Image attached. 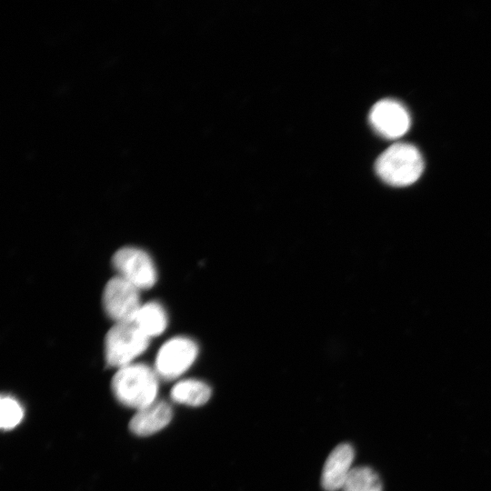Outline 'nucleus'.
Here are the masks:
<instances>
[{
	"instance_id": "7ed1b4c3",
	"label": "nucleus",
	"mask_w": 491,
	"mask_h": 491,
	"mask_svg": "<svg viewBox=\"0 0 491 491\" xmlns=\"http://www.w3.org/2000/svg\"><path fill=\"white\" fill-rule=\"evenodd\" d=\"M149 340L134 322L116 323L105 339L107 365L120 368L132 364L135 358L146 350Z\"/></svg>"
},
{
	"instance_id": "423d86ee",
	"label": "nucleus",
	"mask_w": 491,
	"mask_h": 491,
	"mask_svg": "<svg viewBox=\"0 0 491 491\" xmlns=\"http://www.w3.org/2000/svg\"><path fill=\"white\" fill-rule=\"evenodd\" d=\"M103 306L108 316L116 323L133 322L142 306L139 289L116 276L105 286Z\"/></svg>"
},
{
	"instance_id": "f8f14e48",
	"label": "nucleus",
	"mask_w": 491,
	"mask_h": 491,
	"mask_svg": "<svg viewBox=\"0 0 491 491\" xmlns=\"http://www.w3.org/2000/svg\"><path fill=\"white\" fill-rule=\"evenodd\" d=\"M343 491H382L377 474L367 466L352 468L343 486Z\"/></svg>"
},
{
	"instance_id": "9d476101",
	"label": "nucleus",
	"mask_w": 491,
	"mask_h": 491,
	"mask_svg": "<svg viewBox=\"0 0 491 491\" xmlns=\"http://www.w3.org/2000/svg\"><path fill=\"white\" fill-rule=\"evenodd\" d=\"M167 315L161 304L152 301L142 305L133 320L149 338L159 336L167 326Z\"/></svg>"
},
{
	"instance_id": "39448f33",
	"label": "nucleus",
	"mask_w": 491,
	"mask_h": 491,
	"mask_svg": "<svg viewBox=\"0 0 491 491\" xmlns=\"http://www.w3.org/2000/svg\"><path fill=\"white\" fill-rule=\"evenodd\" d=\"M112 263L118 276L139 290L150 288L155 284L157 274L155 264L150 256L140 248H120L113 256Z\"/></svg>"
},
{
	"instance_id": "ddd939ff",
	"label": "nucleus",
	"mask_w": 491,
	"mask_h": 491,
	"mask_svg": "<svg viewBox=\"0 0 491 491\" xmlns=\"http://www.w3.org/2000/svg\"><path fill=\"white\" fill-rule=\"evenodd\" d=\"M0 410V426L2 429L5 430L15 427L24 416V411L21 405L10 396L1 397Z\"/></svg>"
},
{
	"instance_id": "6e6552de",
	"label": "nucleus",
	"mask_w": 491,
	"mask_h": 491,
	"mask_svg": "<svg viewBox=\"0 0 491 491\" xmlns=\"http://www.w3.org/2000/svg\"><path fill=\"white\" fill-rule=\"evenodd\" d=\"M355 451L350 444L336 446L327 456L321 475V485L326 491L342 489L352 470Z\"/></svg>"
},
{
	"instance_id": "9b49d317",
	"label": "nucleus",
	"mask_w": 491,
	"mask_h": 491,
	"mask_svg": "<svg viewBox=\"0 0 491 491\" xmlns=\"http://www.w3.org/2000/svg\"><path fill=\"white\" fill-rule=\"evenodd\" d=\"M171 398L179 404L199 406L205 405L211 396L207 384L195 379H185L176 383L170 393Z\"/></svg>"
},
{
	"instance_id": "1a4fd4ad",
	"label": "nucleus",
	"mask_w": 491,
	"mask_h": 491,
	"mask_svg": "<svg viewBox=\"0 0 491 491\" xmlns=\"http://www.w3.org/2000/svg\"><path fill=\"white\" fill-rule=\"evenodd\" d=\"M171 406L165 401H155L137 410L129 423V428L136 436H150L166 426L172 419Z\"/></svg>"
},
{
	"instance_id": "f03ea898",
	"label": "nucleus",
	"mask_w": 491,
	"mask_h": 491,
	"mask_svg": "<svg viewBox=\"0 0 491 491\" xmlns=\"http://www.w3.org/2000/svg\"><path fill=\"white\" fill-rule=\"evenodd\" d=\"M375 168L385 183L393 186H406L420 177L424 162L416 147L400 143L385 150L378 156Z\"/></svg>"
},
{
	"instance_id": "0eeeda50",
	"label": "nucleus",
	"mask_w": 491,
	"mask_h": 491,
	"mask_svg": "<svg viewBox=\"0 0 491 491\" xmlns=\"http://www.w3.org/2000/svg\"><path fill=\"white\" fill-rule=\"evenodd\" d=\"M369 121L380 135L389 139L402 136L410 126L406 108L393 99H383L375 104L369 114Z\"/></svg>"
},
{
	"instance_id": "20e7f679",
	"label": "nucleus",
	"mask_w": 491,
	"mask_h": 491,
	"mask_svg": "<svg viewBox=\"0 0 491 491\" xmlns=\"http://www.w3.org/2000/svg\"><path fill=\"white\" fill-rule=\"evenodd\" d=\"M197 354L198 347L195 341L185 336L173 337L159 348L155 371L163 379H175L192 366Z\"/></svg>"
},
{
	"instance_id": "f257e3e1",
	"label": "nucleus",
	"mask_w": 491,
	"mask_h": 491,
	"mask_svg": "<svg viewBox=\"0 0 491 491\" xmlns=\"http://www.w3.org/2000/svg\"><path fill=\"white\" fill-rule=\"evenodd\" d=\"M111 387L122 405L139 410L155 401L158 376L146 365L132 363L118 368Z\"/></svg>"
}]
</instances>
